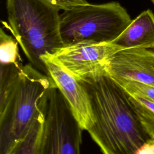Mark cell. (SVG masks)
<instances>
[{"mask_svg": "<svg viewBox=\"0 0 154 154\" xmlns=\"http://www.w3.org/2000/svg\"><path fill=\"white\" fill-rule=\"evenodd\" d=\"M89 95L94 123L87 131L102 154H154L126 93L110 77L80 81Z\"/></svg>", "mask_w": 154, "mask_h": 154, "instance_id": "1", "label": "cell"}, {"mask_svg": "<svg viewBox=\"0 0 154 154\" xmlns=\"http://www.w3.org/2000/svg\"><path fill=\"white\" fill-rule=\"evenodd\" d=\"M6 8L8 23L2 22L4 26L29 63L48 75L42 57L64 46L60 31V10L45 0H6Z\"/></svg>", "mask_w": 154, "mask_h": 154, "instance_id": "2", "label": "cell"}, {"mask_svg": "<svg viewBox=\"0 0 154 154\" xmlns=\"http://www.w3.org/2000/svg\"><path fill=\"white\" fill-rule=\"evenodd\" d=\"M55 87L49 75L30 63L23 66L16 85L0 101V154H5L26 132Z\"/></svg>", "mask_w": 154, "mask_h": 154, "instance_id": "3", "label": "cell"}, {"mask_svg": "<svg viewBox=\"0 0 154 154\" xmlns=\"http://www.w3.org/2000/svg\"><path fill=\"white\" fill-rule=\"evenodd\" d=\"M60 31L63 46L79 43H112L132 21L118 2L87 3L63 10Z\"/></svg>", "mask_w": 154, "mask_h": 154, "instance_id": "4", "label": "cell"}, {"mask_svg": "<svg viewBox=\"0 0 154 154\" xmlns=\"http://www.w3.org/2000/svg\"><path fill=\"white\" fill-rule=\"evenodd\" d=\"M82 129L57 87L46 100L38 154H81Z\"/></svg>", "mask_w": 154, "mask_h": 154, "instance_id": "5", "label": "cell"}, {"mask_svg": "<svg viewBox=\"0 0 154 154\" xmlns=\"http://www.w3.org/2000/svg\"><path fill=\"white\" fill-rule=\"evenodd\" d=\"M121 50L113 43H79L63 46L50 55L81 81L109 76L111 60Z\"/></svg>", "mask_w": 154, "mask_h": 154, "instance_id": "6", "label": "cell"}, {"mask_svg": "<svg viewBox=\"0 0 154 154\" xmlns=\"http://www.w3.org/2000/svg\"><path fill=\"white\" fill-rule=\"evenodd\" d=\"M48 75L52 79L67 102L72 114L83 131H88L94 117L87 91L72 73L54 60L50 55L42 57Z\"/></svg>", "mask_w": 154, "mask_h": 154, "instance_id": "7", "label": "cell"}, {"mask_svg": "<svg viewBox=\"0 0 154 154\" xmlns=\"http://www.w3.org/2000/svg\"><path fill=\"white\" fill-rule=\"evenodd\" d=\"M109 77L154 87V50L134 48L117 52L111 60Z\"/></svg>", "mask_w": 154, "mask_h": 154, "instance_id": "8", "label": "cell"}, {"mask_svg": "<svg viewBox=\"0 0 154 154\" xmlns=\"http://www.w3.org/2000/svg\"><path fill=\"white\" fill-rule=\"evenodd\" d=\"M112 43L122 49L154 48L153 13L150 10L141 13Z\"/></svg>", "mask_w": 154, "mask_h": 154, "instance_id": "9", "label": "cell"}, {"mask_svg": "<svg viewBox=\"0 0 154 154\" xmlns=\"http://www.w3.org/2000/svg\"><path fill=\"white\" fill-rule=\"evenodd\" d=\"M45 103L26 132L11 146L5 154H38L45 122Z\"/></svg>", "mask_w": 154, "mask_h": 154, "instance_id": "10", "label": "cell"}, {"mask_svg": "<svg viewBox=\"0 0 154 154\" xmlns=\"http://www.w3.org/2000/svg\"><path fill=\"white\" fill-rule=\"evenodd\" d=\"M126 94L143 126L154 139V102L142 96Z\"/></svg>", "mask_w": 154, "mask_h": 154, "instance_id": "11", "label": "cell"}, {"mask_svg": "<svg viewBox=\"0 0 154 154\" xmlns=\"http://www.w3.org/2000/svg\"><path fill=\"white\" fill-rule=\"evenodd\" d=\"M18 44L16 40L7 34L3 28L0 29L1 64H22Z\"/></svg>", "mask_w": 154, "mask_h": 154, "instance_id": "12", "label": "cell"}, {"mask_svg": "<svg viewBox=\"0 0 154 154\" xmlns=\"http://www.w3.org/2000/svg\"><path fill=\"white\" fill-rule=\"evenodd\" d=\"M112 79L126 93L142 96L154 102V87L131 80Z\"/></svg>", "mask_w": 154, "mask_h": 154, "instance_id": "13", "label": "cell"}, {"mask_svg": "<svg viewBox=\"0 0 154 154\" xmlns=\"http://www.w3.org/2000/svg\"><path fill=\"white\" fill-rule=\"evenodd\" d=\"M59 10H66L73 7L88 3L87 0H45Z\"/></svg>", "mask_w": 154, "mask_h": 154, "instance_id": "14", "label": "cell"}, {"mask_svg": "<svg viewBox=\"0 0 154 154\" xmlns=\"http://www.w3.org/2000/svg\"><path fill=\"white\" fill-rule=\"evenodd\" d=\"M151 1L154 4V0H151Z\"/></svg>", "mask_w": 154, "mask_h": 154, "instance_id": "15", "label": "cell"}]
</instances>
